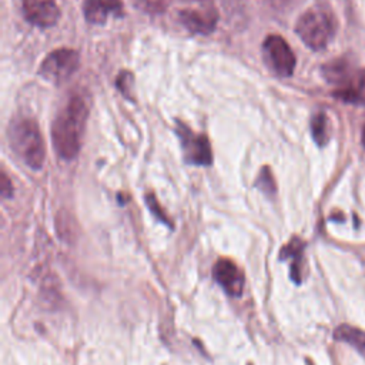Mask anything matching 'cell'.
<instances>
[{
	"label": "cell",
	"instance_id": "cell-1",
	"mask_svg": "<svg viewBox=\"0 0 365 365\" xmlns=\"http://www.w3.org/2000/svg\"><path fill=\"white\" fill-rule=\"evenodd\" d=\"M88 117V107L80 96H73L58 111L51 127L53 145L64 160H73L80 148Z\"/></svg>",
	"mask_w": 365,
	"mask_h": 365
},
{
	"label": "cell",
	"instance_id": "cell-2",
	"mask_svg": "<svg viewBox=\"0 0 365 365\" xmlns=\"http://www.w3.org/2000/svg\"><path fill=\"white\" fill-rule=\"evenodd\" d=\"M7 134L14 154L27 167L40 170L46 158V150L37 123L31 118L13 120Z\"/></svg>",
	"mask_w": 365,
	"mask_h": 365
},
{
	"label": "cell",
	"instance_id": "cell-3",
	"mask_svg": "<svg viewBox=\"0 0 365 365\" xmlns=\"http://www.w3.org/2000/svg\"><path fill=\"white\" fill-rule=\"evenodd\" d=\"M295 33L311 50H322L336 33L335 16L327 6H314L299 16Z\"/></svg>",
	"mask_w": 365,
	"mask_h": 365
},
{
	"label": "cell",
	"instance_id": "cell-4",
	"mask_svg": "<svg viewBox=\"0 0 365 365\" xmlns=\"http://www.w3.org/2000/svg\"><path fill=\"white\" fill-rule=\"evenodd\" d=\"M80 66V56L71 48H58L51 51L41 63L38 73L47 81L54 84L68 80Z\"/></svg>",
	"mask_w": 365,
	"mask_h": 365
},
{
	"label": "cell",
	"instance_id": "cell-5",
	"mask_svg": "<svg viewBox=\"0 0 365 365\" xmlns=\"http://www.w3.org/2000/svg\"><path fill=\"white\" fill-rule=\"evenodd\" d=\"M264 57L271 70L281 77H289L295 68V56L289 44L284 37L278 34H271L264 40L262 44Z\"/></svg>",
	"mask_w": 365,
	"mask_h": 365
},
{
	"label": "cell",
	"instance_id": "cell-6",
	"mask_svg": "<svg viewBox=\"0 0 365 365\" xmlns=\"http://www.w3.org/2000/svg\"><path fill=\"white\" fill-rule=\"evenodd\" d=\"M177 134L181 140V147L185 160L195 165H208L212 161L211 145L204 134L192 133L185 124L177 123Z\"/></svg>",
	"mask_w": 365,
	"mask_h": 365
},
{
	"label": "cell",
	"instance_id": "cell-7",
	"mask_svg": "<svg viewBox=\"0 0 365 365\" xmlns=\"http://www.w3.org/2000/svg\"><path fill=\"white\" fill-rule=\"evenodd\" d=\"M182 26L194 34H210L218 23V13L214 7L202 6L200 9H185L178 13Z\"/></svg>",
	"mask_w": 365,
	"mask_h": 365
},
{
	"label": "cell",
	"instance_id": "cell-8",
	"mask_svg": "<svg viewBox=\"0 0 365 365\" xmlns=\"http://www.w3.org/2000/svg\"><path fill=\"white\" fill-rule=\"evenodd\" d=\"M21 7L26 20L38 27H51L60 17L56 0H21Z\"/></svg>",
	"mask_w": 365,
	"mask_h": 365
},
{
	"label": "cell",
	"instance_id": "cell-9",
	"mask_svg": "<svg viewBox=\"0 0 365 365\" xmlns=\"http://www.w3.org/2000/svg\"><path fill=\"white\" fill-rule=\"evenodd\" d=\"M212 277L228 295L235 298L242 295L244 274L231 259H218L212 267Z\"/></svg>",
	"mask_w": 365,
	"mask_h": 365
},
{
	"label": "cell",
	"instance_id": "cell-10",
	"mask_svg": "<svg viewBox=\"0 0 365 365\" xmlns=\"http://www.w3.org/2000/svg\"><path fill=\"white\" fill-rule=\"evenodd\" d=\"M356 71L358 70H355V63L349 56L332 58L321 67L322 77L336 88L346 86Z\"/></svg>",
	"mask_w": 365,
	"mask_h": 365
},
{
	"label": "cell",
	"instance_id": "cell-11",
	"mask_svg": "<svg viewBox=\"0 0 365 365\" xmlns=\"http://www.w3.org/2000/svg\"><path fill=\"white\" fill-rule=\"evenodd\" d=\"M84 16L88 23L103 24L108 16H123L121 0H84Z\"/></svg>",
	"mask_w": 365,
	"mask_h": 365
},
{
	"label": "cell",
	"instance_id": "cell-12",
	"mask_svg": "<svg viewBox=\"0 0 365 365\" xmlns=\"http://www.w3.org/2000/svg\"><path fill=\"white\" fill-rule=\"evenodd\" d=\"M334 98L349 104H365V68L358 70L351 81L332 91Z\"/></svg>",
	"mask_w": 365,
	"mask_h": 365
},
{
	"label": "cell",
	"instance_id": "cell-13",
	"mask_svg": "<svg viewBox=\"0 0 365 365\" xmlns=\"http://www.w3.org/2000/svg\"><path fill=\"white\" fill-rule=\"evenodd\" d=\"M305 244L299 238H292L281 251L282 259H291V278L299 284L302 281V257Z\"/></svg>",
	"mask_w": 365,
	"mask_h": 365
},
{
	"label": "cell",
	"instance_id": "cell-14",
	"mask_svg": "<svg viewBox=\"0 0 365 365\" xmlns=\"http://www.w3.org/2000/svg\"><path fill=\"white\" fill-rule=\"evenodd\" d=\"M334 338L336 341H342L352 348H355L362 356H365V331L351 327L348 324H342L335 328Z\"/></svg>",
	"mask_w": 365,
	"mask_h": 365
},
{
	"label": "cell",
	"instance_id": "cell-15",
	"mask_svg": "<svg viewBox=\"0 0 365 365\" xmlns=\"http://www.w3.org/2000/svg\"><path fill=\"white\" fill-rule=\"evenodd\" d=\"M312 138L318 145H325L331 138V124L325 113H318L311 120Z\"/></svg>",
	"mask_w": 365,
	"mask_h": 365
},
{
	"label": "cell",
	"instance_id": "cell-16",
	"mask_svg": "<svg viewBox=\"0 0 365 365\" xmlns=\"http://www.w3.org/2000/svg\"><path fill=\"white\" fill-rule=\"evenodd\" d=\"M257 185L267 194H274L275 192V182L271 175V171L268 167H264L258 175Z\"/></svg>",
	"mask_w": 365,
	"mask_h": 365
},
{
	"label": "cell",
	"instance_id": "cell-17",
	"mask_svg": "<svg viewBox=\"0 0 365 365\" xmlns=\"http://www.w3.org/2000/svg\"><path fill=\"white\" fill-rule=\"evenodd\" d=\"M117 88L127 97L131 98L133 97V76L128 71H121L120 76L117 77Z\"/></svg>",
	"mask_w": 365,
	"mask_h": 365
},
{
	"label": "cell",
	"instance_id": "cell-18",
	"mask_svg": "<svg viewBox=\"0 0 365 365\" xmlns=\"http://www.w3.org/2000/svg\"><path fill=\"white\" fill-rule=\"evenodd\" d=\"M138 6L150 13H160L167 9V0H138Z\"/></svg>",
	"mask_w": 365,
	"mask_h": 365
},
{
	"label": "cell",
	"instance_id": "cell-19",
	"mask_svg": "<svg viewBox=\"0 0 365 365\" xmlns=\"http://www.w3.org/2000/svg\"><path fill=\"white\" fill-rule=\"evenodd\" d=\"M145 200H147V205L150 207V210L153 211V214H155V215H157V218H160L163 222H165V224H168V225H170V221H168L167 215L163 212L161 207L157 204V201H155V197H154L153 194H147Z\"/></svg>",
	"mask_w": 365,
	"mask_h": 365
},
{
	"label": "cell",
	"instance_id": "cell-20",
	"mask_svg": "<svg viewBox=\"0 0 365 365\" xmlns=\"http://www.w3.org/2000/svg\"><path fill=\"white\" fill-rule=\"evenodd\" d=\"M11 192H13V190H11V182L9 181L7 175L3 173V174H1V194H3V197L6 198V197H10Z\"/></svg>",
	"mask_w": 365,
	"mask_h": 365
},
{
	"label": "cell",
	"instance_id": "cell-21",
	"mask_svg": "<svg viewBox=\"0 0 365 365\" xmlns=\"http://www.w3.org/2000/svg\"><path fill=\"white\" fill-rule=\"evenodd\" d=\"M361 143H362V147H364V150H365V124H364L362 134H361Z\"/></svg>",
	"mask_w": 365,
	"mask_h": 365
},
{
	"label": "cell",
	"instance_id": "cell-22",
	"mask_svg": "<svg viewBox=\"0 0 365 365\" xmlns=\"http://www.w3.org/2000/svg\"><path fill=\"white\" fill-rule=\"evenodd\" d=\"M200 1H204V0H200Z\"/></svg>",
	"mask_w": 365,
	"mask_h": 365
}]
</instances>
